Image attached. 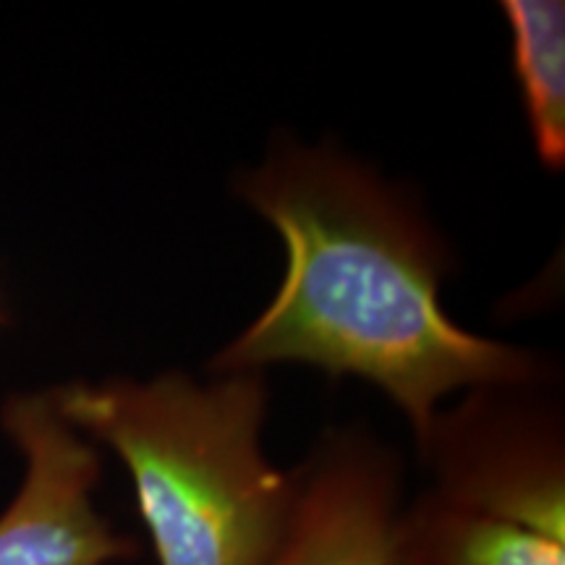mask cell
Here are the masks:
<instances>
[{
	"label": "cell",
	"instance_id": "cell-1",
	"mask_svg": "<svg viewBox=\"0 0 565 565\" xmlns=\"http://www.w3.org/2000/svg\"><path fill=\"white\" fill-rule=\"evenodd\" d=\"M238 196L286 244L263 315L212 359L215 374L309 364L370 380L427 435L448 393L547 383L540 353L469 333L445 315L450 252L404 189L324 147L280 145Z\"/></svg>",
	"mask_w": 565,
	"mask_h": 565
},
{
	"label": "cell",
	"instance_id": "cell-2",
	"mask_svg": "<svg viewBox=\"0 0 565 565\" xmlns=\"http://www.w3.org/2000/svg\"><path fill=\"white\" fill-rule=\"evenodd\" d=\"M71 427L121 456L158 565H267L296 503L294 471L263 450V372L207 385L168 372L53 391Z\"/></svg>",
	"mask_w": 565,
	"mask_h": 565
},
{
	"label": "cell",
	"instance_id": "cell-3",
	"mask_svg": "<svg viewBox=\"0 0 565 565\" xmlns=\"http://www.w3.org/2000/svg\"><path fill=\"white\" fill-rule=\"evenodd\" d=\"M547 383L477 387L435 414L398 565H565V427Z\"/></svg>",
	"mask_w": 565,
	"mask_h": 565
},
{
	"label": "cell",
	"instance_id": "cell-4",
	"mask_svg": "<svg viewBox=\"0 0 565 565\" xmlns=\"http://www.w3.org/2000/svg\"><path fill=\"white\" fill-rule=\"evenodd\" d=\"M0 419L26 461L17 498L0 513V565H113L139 555L95 508L100 450L63 419L53 391L13 395Z\"/></svg>",
	"mask_w": 565,
	"mask_h": 565
},
{
	"label": "cell",
	"instance_id": "cell-5",
	"mask_svg": "<svg viewBox=\"0 0 565 565\" xmlns=\"http://www.w3.org/2000/svg\"><path fill=\"white\" fill-rule=\"evenodd\" d=\"M296 503L267 565H398L401 463L362 429H333L296 469Z\"/></svg>",
	"mask_w": 565,
	"mask_h": 565
},
{
	"label": "cell",
	"instance_id": "cell-6",
	"mask_svg": "<svg viewBox=\"0 0 565 565\" xmlns=\"http://www.w3.org/2000/svg\"><path fill=\"white\" fill-rule=\"evenodd\" d=\"M513 74L536 158L550 171L565 166V6L561 0H505Z\"/></svg>",
	"mask_w": 565,
	"mask_h": 565
},
{
	"label": "cell",
	"instance_id": "cell-7",
	"mask_svg": "<svg viewBox=\"0 0 565 565\" xmlns=\"http://www.w3.org/2000/svg\"><path fill=\"white\" fill-rule=\"evenodd\" d=\"M0 322H3V312H0Z\"/></svg>",
	"mask_w": 565,
	"mask_h": 565
}]
</instances>
